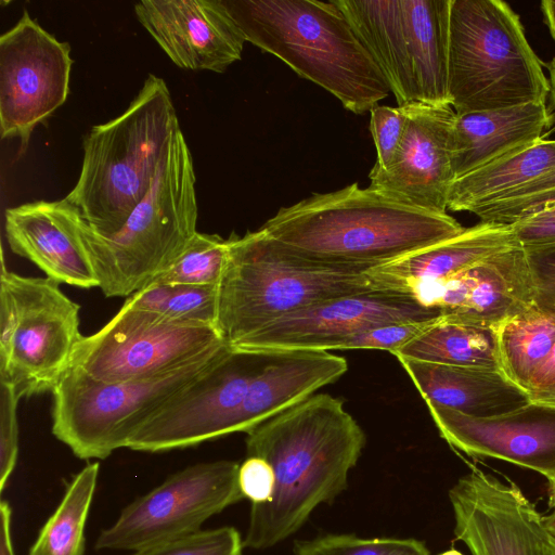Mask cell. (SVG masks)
I'll use <instances>...</instances> for the list:
<instances>
[{
  "instance_id": "d6a6232c",
  "label": "cell",
  "mask_w": 555,
  "mask_h": 555,
  "mask_svg": "<svg viewBox=\"0 0 555 555\" xmlns=\"http://www.w3.org/2000/svg\"><path fill=\"white\" fill-rule=\"evenodd\" d=\"M555 206V166L508 196L480 208L481 222L513 225L519 220Z\"/></svg>"
},
{
  "instance_id": "52a82bcc",
  "label": "cell",
  "mask_w": 555,
  "mask_h": 555,
  "mask_svg": "<svg viewBox=\"0 0 555 555\" xmlns=\"http://www.w3.org/2000/svg\"><path fill=\"white\" fill-rule=\"evenodd\" d=\"M551 86L518 14L501 0H452L449 95L456 114L545 103Z\"/></svg>"
},
{
  "instance_id": "7c38bea8",
  "label": "cell",
  "mask_w": 555,
  "mask_h": 555,
  "mask_svg": "<svg viewBox=\"0 0 555 555\" xmlns=\"http://www.w3.org/2000/svg\"><path fill=\"white\" fill-rule=\"evenodd\" d=\"M270 353L229 347L214 366L149 418L127 448L164 452L233 434L248 386Z\"/></svg>"
},
{
  "instance_id": "ffe728a7",
  "label": "cell",
  "mask_w": 555,
  "mask_h": 555,
  "mask_svg": "<svg viewBox=\"0 0 555 555\" xmlns=\"http://www.w3.org/2000/svg\"><path fill=\"white\" fill-rule=\"evenodd\" d=\"M533 297L527 253L517 244L435 286L423 301L442 315L498 327L532 306Z\"/></svg>"
},
{
  "instance_id": "5bb4252c",
  "label": "cell",
  "mask_w": 555,
  "mask_h": 555,
  "mask_svg": "<svg viewBox=\"0 0 555 555\" xmlns=\"http://www.w3.org/2000/svg\"><path fill=\"white\" fill-rule=\"evenodd\" d=\"M449 500L455 538L470 555H555V534L514 481L473 467Z\"/></svg>"
},
{
  "instance_id": "d4e9b609",
  "label": "cell",
  "mask_w": 555,
  "mask_h": 555,
  "mask_svg": "<svg viewBox=\"0 0 555 555\" xmlns=\"http://www.w3.org/2000/svg\"><path fill=\"white\" fill-rule=\"evenodd\" d=\"M379 68L398 106L416 101L402 0H334Z\"/></svg>"
},
{
  "instance_id": "c3c4849f",
  "label": "cell",
  "mask_w": 555,
  "mask_h": 555,
  "mask_svg": "<svg viewBox=\"0 0 555 555\" xmlns=\"http://www.w3.org/2000/svg\"><path fill=\"white\" fill-rule=\"evenodd\" d=\"M545 524L547 528L555 534V508L553 511L544 516Z\"/></svg>"
},
{
  "instance_id": "ab89813d",
  "label": "cell",
  "mask_w": 555,
  "mask_h": 555,
  "mask_svg": "<svg viewBox=\"0 0 555 555\" xmlns=\"http://www.w3.org/2000/svg\"><path fill=\"white\" fill-rule=\"evenodd\" d=\"M238 487L251 504L268 502L274 489V473L263 459L246 456L238 468Z\"/></svg>"
},
{
  "instance_id": "f907efd6",
  "label": "cell",
  "mask_w": 555,
  "mask_h": 555,
  "mask_svg": "<svg viewBox=\"0 0 555 555\" xmlns=\"http://www.w3.org/2000/svg\"><path fill=\"white\" fill-rule=\"evenodd\" d=\"M438 555H464V554L462 552H460L459 550L450 548V550L444 551Z\"/></svg>"
},
{
  "instance_id": "7bdbcfd3",
  "label": "cell",
  "mask_w": 555,
  "mask_h": 555,
  "mask_svg": "<svg viewBox=\"0 0 555 555\" xmlns=\"http://www.w3.org/2000/svg\"><path fill=\"white\" fill-rule=\"evenodd\" d=\"M555 390V344L540 367L532 375L527 393L532 399Z\"/></svg>"
},
{
  "instance_id": "5b68a950",
  "label": "cell",
  "mask_w": 555,
  "mask_h": 555,
  "mask_svg": "<svg viewBox=\"0 0 555 555\" xmlns=\"http://www.w3.org/2000/svg\"><path fill=\"white\" fill-rule=\"evenodd\" d=\"M193 159L181 128L169 141L152 186L116 233L82 221L81 236L106 297L130 296L168 270L197 233Z\"/></svg>"
},
{
  "instance_id": "ee69618b",
  "label": "cell",
  "mask_w": 555,
  "mask_h": 555,
  "mask_svg": "<svg viewBox=\"0 0 555 555\" xmlns=\"http://www.w3.org/2000/svg\"><path fill=\"white\" fill-rule=\"evenodd\" d=\"M12 511L8 502L2 501L0 505V555H14L11 537Z\"/></svg>"
},
{
  "instance_id": "6da1fadb",
  "label": "cell",
  "mask_w": 555,
  "mask_h": 555,
  "mask_svg": "<svg viewBox=\"0 0 555 555\" xmlns=\"http://www.w3.org/2000/svg\"><path fill=\"white\" fill-rule=\"evenodd\" d=\"M365 435L340 399L312 395L247 433L246 456L274 473L271 499L251 504L244 546L264 550L294 534L313 509L347 488Z\"/></svg>"
},
{
  "instance_id": "8992f818",
  "label": "cell",
  "mask_w": 555,
  "mask_h": 555,
  "mask_svg": "<svg viewBox=\"0 0 555 555\" xmlns=\"http://www.w3.org/2000/svg\"><path fill=\"white\" fill-rule=\"evenodd\" d=\"M216 328L229 347L313 305L370 288V271L333 268L299 257L260 229L228 237Z\"/></svg>"
},
{
  "instance_id": "9c48e42d",
  "label": "cell",
  "mask_w": 555,
  "mask_h": 555,
  "mask_svg": "<svg viewBox=\"0 0 555 555\" xmlns=\"http://www.w3.org/2000/svg\"><path fill=\"white\" fill-rule=\"evenodd\" d=\"M80 307L49 278L0 271V380L21 398L52 391L82 338Z\"/></svg>"
},
{
  "instance_id": "f35d334b",
  "label": "cell",
  "mask_w": 555,
  "mask_h": 555,
  "mask_svg": "<svg viewBox=\"0 0 555 555\" xmlns=\"http://www.w3.org/2000/svg\"><path fill=\"white\" fill-rule=\"evenodd\" d=\"M533 285V305L555 314V244L525 248Z\"/></svg>"
},
{
  "instance_id": "f6af8a7d",
  "label": "cell",
  "mask_w": 555,
  "mask_h": 555,
  "mask_svg": "<svg viewBox=\"0 0 555 555\" xmlns=\"http://www.w3.org/2000/svg\"><path fill=\"white\" fill-rule=\"evenodd\" d=\"M541 10L544 16V21L551 33V36L555 41V0L542 1Z\"/></svg>"
},
{
  "instance_id": "8fae6325",
  "label": "cell",
  "mask_w": 555,
  "mask_h": 555,
  "mask_svg": "<svg viewBox=\"0 0 555 555\" xmlns=\"http://www.w3.org/2000/svg\"><path fill=\"white\" fill-rule=\"evenodd\" d=\"M240 464L221 460L188 466L138 498L96 539V550L139 551L201 529L211 516L244 499Z\"/></svg>"
},
{
  "instance_id": "d590c367",
  "label": "cell",
  "mask_w": 555,
  "mask_h": 555,
  "mask_svg": "<svg viewBox=\"0 0 555 555\" xmlns=\"http://www.w3.org/2000/svg\"><path fill=\"white\" fill-rule=\"evenodd\" d=\"M370 113V130L377 153L374 167L387 169L400 147L405 131L406 108L376 105Z\"/></svg>"
},
{
  "instance_id": "e575fe53",
  "label": "cell",
  "mask_w": 555,
  "mask_h": 555,
  "mask_svg": "<svg viewBox=\"0 0 555 555\" xmlns=\"http://www.w3.org/2000/svg\"><path fill=\"white\" fill-rule=\"evenodd\" d=\"M219 285H173L165 320L216 327Z\"/></svg>"
},
{
  "instance_id": "7402d4cb",
  "label": "cell",
  "mask_w": 555,
  "mask_h": 555,
  "mask_svg": "<svg viewBox=\"0 0 555 555\" xmlns=\"http://www.w3.org/2000/svg\"><path fill=\"white\" fill-rule=\"evenodd\" d=\"M517 244L511 225L479 221L454 237L374 268L370 273L376 288L411 292L423 301L435 286Z\"/></svg>"
},
{
  "instance_id": "836d02e7",
  "label": "cell",
  "mask_w": 555,
  "mask_h": 555,
  "mask_svg": "<svg viewBox=\"0 0 555 555\" xmlns=\"http://www.w3.org/2000/svg\"><path fill=\"white\" fill-rule=\"evenodd\" d=\"M244 543L234 527L195 533L135 551L131 555H243Z\"/></svg>"
},
{
  "instance_id": "7dc6e473",
  "label": "cell",
  "mask_w": 555,
  "mask_h": 555,
  "mask_svg": "<svg viewBox=\"0 0 555 555\" xmlns=\"http://www.w3.org/2000/svg\"><path fill=\"white\" fill-rule=\"evenodd\" d=\"M530 400L555 405V390L547 392V393L537 396Z\"/></svg>"
},
{
  "instance_id": "1f68e13d",
  "label": "cell",
  "mask_w": 555,
  "mask_h": 555,
  "mask_svg": "<svg viewBox=\"0 0 555 555\" xmlns=\"http://www.w3.org/2000/svg\"><path fill=\"white\" fill-rule=\"evenodd\" d=\"M294 555H430V552L424 542L416 539L326 534L297 541Z\"/></svg>"
},
{
  "instance_id": "e0dca14e",
  "label": "cell",
  "mask_w": 555,
  "mask_h": 555,
  "mask_svg": "<svg viewBox=\"0 0 555 555\" xmlns=\"http://www.w3.org/2000/svg\"><path fill=\"white\" fill-rule=\"evenodd\" d=\"M440 436L454 450L539 473L555 482V405L532 401L505 414L474 417L426 403Z\"/></svg>"
},
{
  "instance_id": "f546056e",
  "label": "cell",
  "mask_w": 555,
  "mask_h": 555,
  "mask_svg": "<svg viewBox=\"0 0 555 555\" xmlns=\"http://www.w3.org/2000/svg\"><path fill=\"white\" fill-rule=\"evenodd\" d=\"M99 463L86 465L67 485L63 500L41 528L28 555H82L85 526L96 488Z\"/></svg>"
},
{
  "instance_id": "4316f807",
  "label": "cell",
  "mask_w": 555,
  "mask_h": 555,
  "mask_svg": "<svg viewBox=\"0 0 555 555\" xmlns=\"http://www.w3.org/2000/svg\"><path fill=\"white\" fill-rule=\"evenodd\" d=\"M555 166V140L538 141L511 151L457 178L450 190L448 209L476 214L534 181Z\"/></svg>"
},
{
  "instance_id": "8d00e7d4",
  "label": "cell",
  "mask_w": 555,
  "mask_h": 555,
  "mask_svg": "<svg viewBox=\"0 0 555 555\" xmlns=\"http://www.w3.org/2000/svg\"><path fill=\"white\" fill-rule=\"evenodd\" d=\"M21 397L8 382L0 380V490L15 468L18 453L17 404Z\"/></svg>"
},
{
  "instance_id": "3957f363",
  "label": "cell",
  "mask_w": 555,
  "mask_h": 555,
  "mask_svg": "<svg viewBox=\"0 0 555 555\" xmlns=\"http://www.w3.org/2000/svg\"><path fill=\"white\" fill-rule=\"evenodd\" d=\"M245 40L354 113L371 111L390 90L334 0H222Z\"/></svg>"
},
{
  "instance_id": "7a4b0ae2",
  "label": "cell",
  "mask_w": 555,
  "mask_h": 555,
  "mask_svg": "<svg viewBox=\"0 0 555 555\" xmlns=\"http://www.w3.org/2000/svg\"><path fill=\"white\" fill-rule=\"evenodd\" d=\"M305 259L371 271L462 233L447 212L425 210L352 183L282 207L259 228Z\"/></svg>"
},
{
  "instance_id": "9a60e30c",
  "label": "cell",
  "mask_w": 555,
  "mask_h": 555,
  "mask_svg": "<svg viewBox=\"0 0 555 555\" xmlns=\"http://www.w3.org/2000/svg\"><path fill=\"white\" fill-rule=\"evenodd\" d=\"M440 308L404 291L370 288L333 298L279 319L247 336L237 350H339L341 343L375 326L434 320Z\"/></svg>"
},
{
  "instance_id": "b9f144b4",
  "label": "cell",
  "mask_w": 555,
  "mask_h": 555,
  "mask_svg": "<svg viewBox=\"0 0 555 555\" xmlns=\"http://www.w3.org/2000/svg\"><path fill=\"white\" fill-rule=\"evenodd\" d=\"M172 293L173 285L151 283L130 295L124 305L135 311L163 317Z\"/></svg>"
},
{
  "instance_id": "603a6c76",
  "label": "cell",
  "mask_w": 555,
  "mask_h": 555,
  "mask_svg": "<svg viewBox=\"0 0 555 555\" xmlns=\"http://www.w3.org/2000/svg\"><path fill=\"white\" fill-rule=\"evenodd\" d=\"M426 403L474 417L512 412L530 401L529 395L500 370L398 359Z\"/></svg>"
},
{
  "instance_id": "44dd1931",
  "label": "cell",
  "mask_w": 555,
  "mask_h": 555,
  "mask_svg": "<svg viewBox=\"0 0 555 555\" xmlns=\"http://www.w3.org/2000/svg\"><path fill=\"white\" fill-rule=\"evenodd\" d=\"M345 358L319 350H271L250 382L237 414L234 433L253 428L300 403L346 373Z\"/></svg>"
},
{
  "instance_id": "cb8c5ba5",
  "label": "cell",
  "mask_w": 555,
  "mask_h": 555,
  "mask_svg": "<svg viewBox=\"0 0 555 555\" xmlns=\"http://www.w3.org/2000/svg\"><path fill=\"white\" fill-rule=\"evenodd\" d=\"M552 122L553 115L545 103L456 114L451 137L455 180L538 141Z\"/></svg>"
},
{
  "instance_id": "ac0fdd59",
  "label": "cell",
  "mask_w": 555,
  "mask_h": 555,
  "mask_svg": "<svg viewBox=\"0 0 555 555\" xmlns=\"http://www.w3.org/2000/svg\"><path fill=\"white\" fill-rule=\"evenodd\" d=\"M134 13L180 68L223 73L246 42L222 0H143Z\"/></svg>"
},
{
  "instance_id": "484cf974",
  "label": "cell",
  "mask_w": 555,
  "mask_h": 555,
  "mask_svg": "<svg viewBox=\"0 0 555 555\" xmlns=\"http://www.w3.org/2000/svg\"><path fill=\"white\" fill-rule=\"evenodd\" d=\"M452 0H402L417 103L451 105L449 42Z\"/></svg>"
},
{
  "instance_id": "d6986e66",
  "label": "cell",
  "mask_w": 555,
  "mask_h": 555,
  "mask_svg": "<svg viewBox=\"0 0 555 555\" xmlns=\"http://www.w3.org/2000/svg\"><path fill=\"white\" fill-rule=\"evenodd\" d=\"M83 218L66 197L8 208L4 230L11 250L35 263L59 284L99 287L81 236Z\"/></svg>"
},
{
  "instance_id": "681fc988",
  "label": "cell",
  "mask_w": 555,
  "mask_h": 555,
  "mask_svg": "<svg viewBox=\"0 0 555 555\" xmlns=\"http://www.w3.org/2000/svg\"><path fill=\"white\" fill-rule=\"evenodd\" d=\"M550 507L555 508V482L550 485Z\"/></svg>"
},
{
  "instance_id": "4dcf8cb0",
  "label": "cell",
  "mask_w": 555,
  "mask_h": 555,
  "mask_svg": "<svg viewBox=\"0 0 555 555\" xmlns=\"http://www.w3.org/2000/svg\"><path fill=\"white\" fill-rule=\"evenodd\" d=\"M228 259V238H222L218 234L197 232L173 264L151 283L219 285Z\"/></svg>"
},
{
  "instance_id": "30bf717a",
  "label": "cell",
  "mask_w": 555,
  "mask_h": 555,
  "mask_svg": "<svg viewBox=\"0 0 555 555\" xmlns=\"http://www.w3.org/2000/svg\"><path fill=\"white\" fill-rule=\"evenodd\" d=\"M227 343L214 326L179 323L122 305L98 332L82 336L68 369L118 383L160 375Z\"/></svg>"
},
{
  "instance_id": "74e56055",
  "label": "cell",
  "mask_w": 555,
  "mask_h": 555,
  "mask_svg": "<svg viewBox=\"0 0 555 555\" xmlns=\"http://www.w3.org/2000/svg\"><path fill=\"white\" fill-rule=\"evenodd\" d=\"M431 321L397 322L367 328L345 339L339 349H378L393 353L421 334Z\"/></svg>"
},
{
  "instance_id": "f1b7e54d",
  "label": "cell",
  "mask_w": 555,
  "mask_h": 555,
  "mask_svg": "<svg viewBox=\"0 0 555 555\" xmlns=\"http://www.w3.org/2000/svg\"><path fill=\"white\" fill-rule=\"evenodd\" d=\"M555 344V314L532 305L498 326L501 372L527 392Z\"/></svg>"
},
{
  "instance_id": "bcb514c9",
  "label": "cell",
  "mask_w": 555,
  "mask_h": 555,
  "mask_svg": "<svg viewBox=\"0 0 555 555\" xmlns=\"http://www.w3.org/2000/svg\"><path fill=\"white\" fill-rule=\"evenodd\" d=\"M550 72V86H551V102L553 107V118L555 119V57L547 65Z\"/></svg>"
},
{
  "instance_id": "4fadbf2b",
  "label": "cell",
  "mask_w": 555,
  "mask_h": 555,
  "mask_svg": "<svg viewBox=\"0 0 555 555\" xmlns=\"http://www.w3.org/2000/svg\"><path fill=\"white\" fill-rule=\"evenodd\" d=\"M73 60L59 41L24 10L0 37V132L27 147L35 127L67 99Z\"/></svg>"
},
{
  "instance_id": "277c9868",
  "label": "cell",
  "mask_w": 555,
  "mask_h": 555,
  "mask_svg": "<svg viewBox=\"0 0 555 555\" xmlns=\"http://www.w3.org/2000/svg\"><path fill=\"white\" fill-rule=\"evenodd\" d=\"M166 82L150 74L127 109L83 139L79 178L66 198L96 233L121 229L144 198L179 129Z\"/></svg>"
},
{
  "instance_id": "ba28073f",
  "label": "cell",
  "mask_w": 555,
  "mask_h": 555,
  "mask_svg": "<svg viewBox=\"0 0 555 555\" xmlns=\"http://www.w3.org/2000/svg\"><path fill=\"white\" fill-rule=\"evenodd\" d=\"M229 346L173 371L104 383L67 369L52 390V434L81 460L108 457L166 403L214 366Z\"/></svg>"
},
{
  "instance_id": "2e32d148",
  "label": "cell",
  "mask_w": 555,
  "mask_h": 555,
  "mask_svg": "<svg viewBox=\"0 0 555 555\" xmlns=\"http://www.w3.org/2000/svg\"><path fill=\"white\" fill-rule=\"evenodd\" d=\"M400 147L387 169L373 167L370 186L402 203L444 214L455 181L451 137L456 113L451 105L413 103Z\"/></svg>"
},
{
  "instance_id": "60d3db41",
  "label": "cell",
  "mask_w": 555,
  "mask_h": 555,
  "mask_svg": "<svg viewBox=\"0 0 555 555\" xmlns=\"http://www.w3.org/2000/svg\"><path fill=\"white\" fill-rule=\"evenodd\" d=\"M516 241L524 247L555 244V206L524 218L511 225Z\"/></svg>"
},
{
  "instance_id": "83f0119b",
  "label": "cell",
  "mask_w": 555,
  "mask_h": 555,
  "mask_svg": "<svg viewBox=\"0 0 555 555\" xmlns=\"http://www.w3.org/2000/svg\"><path fill=\"white\" fill-rule=\"evenodd\" d=\"M392 354L397 359L501 371L498 327L452 315L433 320L421 334Z\"/></svg>"
}]
</instances>
